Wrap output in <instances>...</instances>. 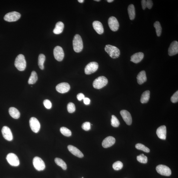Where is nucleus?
<instances>
[{"label": "nucleus", "instance_id": "nucleus-1", "mask_svg": "<svg viewBox=\"0 0 178 178\" xmlns=\"http://www.w3.org/2000/svg\"><path fill=\"white\" fill-rule=\"evenodd\" d=\"M73 47L75 52L80 53L83 48V44L81 36L79 35H75L73 41Z\"/></svg>", "mask_w": 178, "mask_h": 178}, {"label": "nucleus", "instance_id": "nucleus-2", "mask_svg": "<svg viewBox=\"0 0 178 178\" xmlns=\"http://www.w3.org/2000/svg\"><path fill=\"white\" fill-rule=\"evenodd\" d=\"M105 50L110 57L113 58H118L120 55V51L115 46L107 45L105 48Z\"/></svg>", "mask_w": 178, "mask_h": 178}, {"label": "nucleus", "instance_id": "nucleus-3", "mask_svg": "<svg viewBox=\"0 0 178 178\" xmlns=\"http://www.w3.org/2000/svg\"><path fill=\"white\" fill-rule=\"evenodd\" d=\"M15 65L20 71H23L26 67V62L24 56L22 54L19 55L16 58Z\"/></svg>", "mask_w": 178, "mask_h": 178}, {"label": "nucleus", "instance_id": "nucleus-4", "mask_svg": "<svg viewBox=\"0 0 178 178\" xmlns=\"http://www.w3.org/2000/svg\"><path fill=\"white\" fill-rule=\"evenodd\" d=\"M108 80L106 77L101 76L97 78L95 80L93 83V86L94 88L100 89L102 88L108 84Z\"/></svg>", "mask_w": 178, "mask_h": 178}, {"label": "nucleus", "instance_id": "nucleus-5", "mask_svg": "<svg viewBox=\"0 0 178 178\" xmlns=\"http://www.w3.org/2000/svg\"><path fill=\"white\" fill-rule=\"evenodd\" d=\"M21 16L20 13L18 12L13 11L6 14L4 17V19L7 21L11 22L18 21L20 18Z\"/></svg>", "mask_w": 178, "mask_h": 178}, {"label": "nucleus", "instance_id": "nucleus-6", "mask_svg": "<svg viewBox=\"0 0 178 178\" xmlns=\"http://www.w3.org/2000/svg\"><path fill=\"white\" fill-rule=\"evenodd\" d=\"M156 170L160 174L164 176H169L171 175V170L166 166L160 165L157 166Z\"/></svg>", "mask_w": 178, "mask_h": 178}, {"label": "nucleus", "instance_id": "nucleus-7", "mask_svg": "<svg viewBox=\"0 0 178 178\" xmlns=\"http://www.w3.org/2000/svg\"><path fill=\"white\" fill-rule=\"evenodd\" d=\"M98 68V63L96 62H91L85 68L84 72L87 75H89L96 72Z\"/></svg>", "mask_w": 178, "mask_h": 178}, {"label": "nucleus", "instance_id": "nucleus-8", "mask_svg": "<svg viewBox=\"0 0 178 178\" xmlns=\"http://www.w3.org/2000/svg\"><path fill=\"white\" fill-rule=\"evenodd\" d=\"M33 163L34 167L38 171H41L45 169V165L44 162L40 157H36L34 158Z\"/></svg>", "mask_w": 178, "mask_h": 178}, {"label": "nucleus", "instance_id": "nucleus-9", "mask_svg": "<svg viewBox=\"0 0 178 178\" xmlns=\"http://www.w3.org/2000/svg\"><path fill=\"white\" fill-rule=\"evenodd\" d=\"M6 159L9 164L13 166H18L19 164V158L14 153H9L7 156Z\"/></svg>", "mask_w": 178, "mask_h": 178}, {"label": "nucleus", "instance_id": "nucleus-10", "mask_svg": "<svg viewBox=\"0 0 178 178\" xmlns=\"http://www.w3.org/2000/svg\"><path fill=\"white\" fill-rule=\"evenodd\" d=\"M53 55L55 59L58 61H62L64 56V51L62 47L59 46H56L53 50Z\"/></svg>", "mask_w": 178, "mask_h": 178}, {"label": "nucleus", "instance_id": "nucleus-11", "mask_svg": "<svg viewBox=\"0 0 178 178\" xmlns=\"http://www.w3.org/2000/svg\"><path fill=\"white\" fill-rule=\"evenodd\" d=\"M30 128L33 132L37 133L39 131L40 124L37 118L35 117H32L30 119Z\"/></svg>", "mask_w": 178, "mask_h": 178}, {"label": "nucleus", "instance_id": "nucleus-12", "mask_svg": "<svg viewBox=\"0 0 178 178\" xmlns=\"http://www.w3.org/2000/svg\"><path fill=\"white\" fill-rule=\"evenodd\" d=\"M108 23L109 27L112 31H116L118 30L119 24L115 17H110L108 19Z\"/></svg>", "mask_w": 178, "mask_h": 178}, {"label": "nucleus", "instance_id": "nucleus-13", "mask_svg": "<svg viewBox=\"0 0 178 178\" xmlns=\"http://www.w3.org/2000/svg\"><path fill=\"white\" fill-rule=\"evenodd\" d=\"M2 133L4 138L8 141H11L13 139L12 134L10 129L8 127L4 126L2 129Z\"/></svg>", "mask_w": 178, "mask_h": 178}, {"label": "nucleus", "instance_id": "nucleus-14", "mask_svg": "<svg viewBox=\"0 0 178 178\" xmlns=\"http://www.w3.org/2000/svg\"><path fill=\"white\" fill-rule=\"evenodd\" d=\"M70 85L66 82H62L58 84L56 87V89L58 92L64 94L69 91L70 89Z\"/></svg>", "mask_w": 178, "mask_h": 178}, {"label": "nucleus", "instance_id": "nucleus-15", "mask_svg": "<svg viewBox=\"0 0 178 178\" xmlns=\"http://www.w3.org/2000/svg\"><path fill=\"white\" fill-rule=\"evenodd\" d=\"M120 114L126 124L129 125H131L132 123V118L130 113L126 110H123L121 111Z\"/></svg>", "mask_w": 178, "mask_h": 178}, {"label": "nucleus", "instance_id": "nucleus-16", "mask_svg": "<svg viewBox=\"0 0 178 178\" xmlns=\"http://www.w3.org/2000/svg\"><path fill=\"white\" fill-rule=\"evenodd\" d=\"M178 53V42L177 41H173L170 46L168 49V54L172 56L177 54Z\"/></svg>", "mask_w": 178, "mask_h": 178}, {"label": "nucleus", "instance_id": "nucleus-17", "mask_svg": "<svg viewBox=\"0 0 178 178\" xmlns=\"http://www.w3.org/2000/svg\"><path fill=\"white\" fill-rule=\"evenodd\" d=\"M115 141V139L113 136H109L104 139L102 142V145L105 148L110 147L114 144Z\"/></svg>", "mask_w": 178, "mask_h": 178}, {"label": "nucleus", "instance_id": "nucleus-18", "mask_svg": "<svg viewBox=\"0 0 178 178\" xmlns=\"http://www.w3.org/2000/svg\"><path fill=\"white\" fill-rule=\"evenodd\" d=\"M157 135L158 138L162 140H165L166 138L167 129L165 125L160 126L157 129Z\"/></svg>", "mask_w": 178, "mask_h": 178}, {"label": "nucleus", "instance_id": "nucleus-19", "mask_svg": "<svg viewBox=\"0 0 178 178\" xmlns=\"http://www.w3.org/2000/svg\"><path fill=\"white\" fill-rule=\"evenodd\" d=\"M68 149L69 152L76 157L82 158L84 157V155L80 151L74 146L69 145L68 146Z\"/></svg>", "mask_w": 178, "mask_h": 178}, {"label": "nucleus", "instance_id": "nucleus-20", "mask_svg": "<svg viewBox=\"0 0 178 178\" xmlns=\"http://www.w3.org/2000/svg\"><path fill=\"white\" fill-rule=\"evenodd\" d=\"M93 26L97 33L101 35L104 33V28L102 23L98 21H95L93 23Z\"/></svg>", "mask_w": 178, "mask_h": 178}, {"label": "nucleus", "instance_id": "nucleus-21", "mask_svg": "<svg viewBox=\"0 0 178 178\" xmlns=\"http://www.w3.org/2000/svg\"><path fill=\"white\" fill-rule=\"evenodd\" d=\"M144 56V55L142 52L135 53L131 56V61L135 63H138L140 62L142 60Z\"/></svg>", "mask_w": 178, "mask_h": 178}, {"label": "nucleus", "instance_id": "nucleus-22", "mask_svg": "<svg viewBox=\"0 0 178 178\" xmlns=\"http://www.w3.org/2000/svg\"><path fill=\"white\" fill-rule=\"evenodd\" d=\"M137 82L140 84H141L147 80L146 73L145 71H142L138 74L137 77Z\"/></svg>", "mask_w": 178, "mask_h": 178}, {"label": "nucleus", "instance_id": "nucleus-23", "mask_svg": "<svg viewBox=\"0 0 178 178\" xmlns=\"http://www.w3.org/2000/svg\"><path fill=\"white\" fill-rule=\"evenodd\" d=\"M64 28V25L61 21L58 22L56 24L55 28L53 30V33L56 35L61 33Z\"/></svg>", "mask_w": 178, "mask_h": 178}, {"label": "nucleus", "instance_id": "nucleus-24", "mask_svg": "<svg viewBox=\"0 0 178 178\" xmlns=\"http://www.w3.org/2000/svg\"><path fill=\"white\" fill-rule=\"evenodd\" d=\"M9 112L11 116L14 118L18 119L20 117V113L19 111L14 107H10L9 109Z\"/></svg>", "mask_w": 178, "mask_h": 178}, {"label": "nucleus", "instance_id": "nucleus-25", "mask_svg": "<svg viewBox=\"0 0 178 178\" xmlns=\"http://www.w3.org/2000/svg\"><path fill=\"white\" fill-rule=\"evenodd\" d=\"M128 11L129 18L131 20H133L135 17V8L134 5L131 4L128 6Z\"/></svg>", "mask_w": 178, "mask_h": 178}, {"label": "nucleus", "instance_id": "nucleus-26", "mask_svg": "<svg viewBox=\"0 0 178 178\" xmlns=\"http://www.w3.org/2000/svg\"><path fill=\"white\" fill-rule=\"evenodd\" d=\"M150 91H147L143 93L141 98V103L144 104L147 103L150 98Z\"/></svg>", "mask_w": 178, "mask_h": 178}, {"label": "nucleus", "instance_id": "nucleus-27", "mask_svg": "<svg viewBox=\"0 0 178 178\" xmlns=\"http://www.w3.org/2000/svg\"><path fill=\"white\" fill-rule=\"evenodd\" d=\"M38 80L37 75L35 71L32 72L30 77L28 80L29 84H34Z\"/></svg>", "mask_w": 178, "mask_h": 178}, {"label": "nucleus", "instance_id": "nucleus-28", "mask_svg": "<svg viewBox=\"0 0 178 178\" xmlns=\"http://www.w3.org/2000/svg\"><path fill=\"white\" fill-rule=\"evenodd\" d=\"M45 55L43 54H40L39 56L38 64L41 70H43L44 68V64L45 61Z\"/></svg>", "mask_w": 178, "mask_h": 178}, {"label": "nucleus", "instance_id": "nucleus-29", "mask_svg": "<svg viewBox=\"0 0 178 178\" xmlns=\"http://www.w3.org/2000/svg\"><path fill=\"white\" fill-rule=\"evenodd\" d=\"M55 161L56 164L60 166L63 170H65L67 169V165L62 159L60 158H56Z\"/></svg>", "mask_w": 178, "mask_h": 178}, {"label": "nucleus", "instance_id": "nucleus-30", "mask_svg": "<svg viewBox=\"0 0 178 178\" xmlns=\"http://www.w3.org/2000/svg\"><path fill=\"white\" fill-rule=\"evenodd\" d=\"M154 26L156 29L157 36L159 37L162 33V28L159 21H157L154 24Z\"/></svg>", "mask_w": 178, "mask_h": 178}, {"label": "nucleus", "instance_id": "nucleus-31", "mask_svg": "<svg viewBox=\"0 0 178 178\" xmlns=\"http://www.w3.org/2000/svg\"><path fill=\"white\" fill-rule=\"evenodd\" d=\"M136 148L138 150H142L148 153L150 152V150L147 147L142 144L138 143L136 144L135 146Z\"/></svg>", "mask_w": 178, "mask_h": 178}, {"label": "nucleus", "instance_id": "nucleus-32", "mask_svg": "<svg viewBox=\"0 0 178 178\" xmlns=\"http://www.w3.org/2000/svg\"><path fill=\"white\" fill-rule=\"evenodd\" d=\"M60 131L62 134L66 136H71L72 133L69 129L65 127H62L60 129Z\"/></svg>", "mask_w": 178, "mask_h": 178}, {"label": "nucleus", "instance_id": "nucleus-33", "mask_svg": "<svg viewBox=\"0 0 178 178\" xmlns=\"http://www.w3.org/2000/svg\"><path fill=\"white\" fill-rule=\"evenodd\" d=\"M111 121V125L114 127H118L120 124V123L118 119L114 115L112 116Z\"/></svg>", "mask_w": 178, "mask_h": 178}, {"label": "nucleus", "instance_id": "nucleus-34", "mask_svg": "<svg viewBox=\"0 0 178 178\" xmlns=\"http://www.w3.org/2000/svg\"><path fill=\"white\" fill-rule=\"evenodd\" d=\"M137 160L139 162L145 164L148 161V157L143 154L137 156Z\"/></svg>", "mask_w": 178, "mask_h": 178}, {"label": "nucleus", "instance_id": "nucleus-35", "mask_svg": "<svg viewBox=\"0 0 178 178\" xmlns=\"http://www.w3.org/2000/svg\"><path fill=\"white\" fill-rule=\"evenodd\" d=\"M123 167V163L120 161H118L114 163L113 165V169L116 170L121 169H122Z\"/></svg>", "mask_w": 178, "mask_h": 178}, {"label": "nucleus", "instance_id": "nucleus-36", "mask_svg": "<svg viewBox=\"0 0 178 178\" xmlns=\"http://www.w3.org/2000/svg\"><path fill=\"white\" fill-rule=\"evenodd\" d=\"M67 108L68 111L70 113H74L75 110V106L74 104L71 103V102H70V103L68 104Z\"/></svg>", "mask_w": 178, "mask_h": 178}, {"label": "nucleus", "instance_id": "nucleus-37", "mask_svg": "<svg viewBox=\"0 0 178 178\" xmlns=\"http://www.w3.org/2000/svg\"><path fill=\"white\" fill-rule=\"evenodd\" d=\"M82 128L85 131H89L91 129V124L89 122H86L82 124Z\"/></svg>", "mask_w": 178, "mask_h": 178}, {"label": "nucleus", "instance_id": "nucleus-38", "mask_svg": "<svg viewBox=\"0 0 178 178\" xmlns=\"http://www.w3.org/2000/svg\"><path fill=\"white\" fill-rule=\"evenodd\" d=\"M44 106L46 108L50 109L52 107V104L49 100L48 99L45 100L43 102Z\"/></svg>", "mask_w": 178, "mask_h": 178}, {"label": "nucleus", "instance_id": "nucleus-39", "mask_svg": "<svg viewBox=\"0 0 178 178\" xmlns=\"http://www.w3.org/2000/svg\"><path fill=\"white\" fill-rule=\"evenodd\" d=\"M171 101L173 103H177L178 101V91H177L171 97Z\"/></svg>", "mask_w": 178, "mask_h": 178}, {"label": "nucleus", "instance_id": "nucleus-40", "mask_svg": "<svg viewBox=\"0 0 178 178\" xmlns=\"http://www.w3.org/2000/svg\"><path fill=\"white\" fill-rule=\"evenodd\" d=\"M146 4H147V7L149 9H151L153 5L152 1L151 0H148L146 1Z\"/></svg>", "mask_w": 178, "mask_h": 178}, {"label": "nucleus", "instance_id": "nucleus-41", "mask_svg": "<svg viewBox=\"0 0 178 178\" xmlns=\"http://www.w3.org/2000/svg\"><path fill=\"white\" fill-rule=\"evenodd\" d=\"M85 98L84 95L82 93H80L77 95V98L78 100L80 101Z\"/></svg>", "mask_w": 178, "mask_h": 178}, {"label": "nucleus", "instance_id": "nucleus-42", "mask_svg": "<svg viewBox=\"0 0 178 178\" xmlns=\"http://www.w3.org/2000/svg\"><path fill=\"white\" fill-rule=\"evenodd\" d=\"M141 5H142V8L143 10H145L147 8V4H146V1L145 0H142L141 1Z\"/></svg>", "mask_w": 178, "mask_h": 178}, {"label": "nucleus", "instance_id": "nucleus-43", "mask_svg": "<svg viewBox=\"0 0 178 178\" xmlns=\"http://www.w3.org/2000/svg\"><path fill=\"white\" fill-rule=\"evenodd\" d=\"M84 102L85 105H88L90 103V100L89 98L85 97L84 98Z\"/></svg>", "mask_w": 178, "mask_h": 178}, {"label": "nucleus", "instance_id": "nucleus-44", "mask_svg": "<svg viewBox=\"0 0 178 178\" xmlns=\"http://www.w3.org/2000/svg\"><path fill=\"white\" fill-rule=\"evenodd\" d=\"M84 0H78V1L80 3H82L83 2H84Z\"/></svg>", "mask_w": 178, "mask_h": 178}, {"label": "nucleus", "instance_id": "nucleus-45", "mask_svg": "<svg viewBox=\"0 0 178 178\" xmlns=\"http://www.w3.org/2000/svg\"><path fill=\"white\" fill-rule=\"evenodd\" d=\"M107 1V2H109V3H111V2H113L114 1L113 0H108V1Z\"/></svg>", "mask_w": 178, "mask_h": 178}, {"label": "nucleus", "instance_id": "nucleus-46", "mask_svg": "<svg viewBox=\"0 0 178 178\" xmlns=\"http://www.w3.org/2000/svg\"><path fill=\"white\" fill-rule=\"evenodd\" d=\"M95 1L98 2V1H100V0H95Z\"/></svg>", "mask_w": 178, "mask_h": 178}, {"label": "nucleus", "instance_id": "nucleus-47", "mask_svg": "<svg viewBox=\"0 0 178 178\" xmlns=\"http://www.w3.org/2000/svg\"><path fill=\"white\" fill-rule=\"evenodd\" d=\"M82 178H84V177H82Z\"/></svg>", "mask_w": 178, "mask_h": 178}]
</instances>
